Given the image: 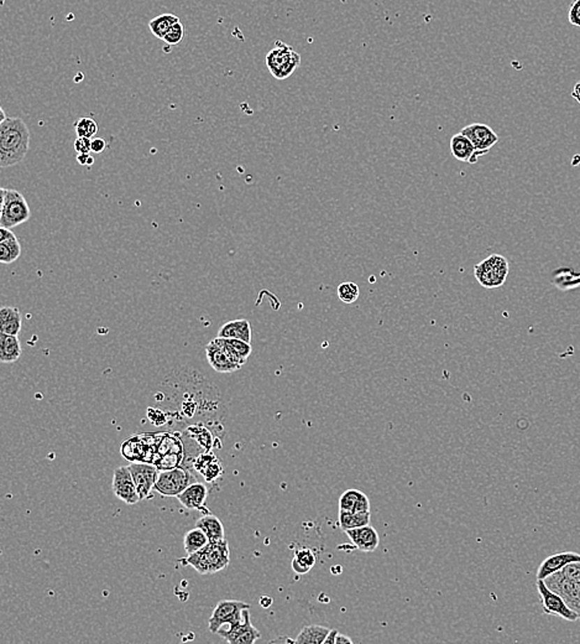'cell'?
Segmentation results:
<instances>
[{
    "mask_svg": "<svg viewBox=\"0 0 580 644\" xmlns=\"http://www.w3.org/2000/svg\"><path fill=\"white\" fill-rule=\"evenodd\" d=\"M30 149V131L22 118H6L0 123V166L22 163Z\"/></svg>",
    "mask_w": 580,
    "mask_h": 644,
    "instance_id": "obj_1",
    "label": "cell"
},
{
    "mask_svg": "<svg viewBox=\"0 0 580 644\" xmlns=\"http://www.w3.org/2000/svg\"><path fill=\"white\" fill-rule=\"evenodd\" d=\"M179 562L191 565L195 571L205 573H216L227 568L230 562L228 541H211L200 552L187 555Z\"/></svg>",
    "mask_w": 580,
    "mask_h": 644,
    "instance_id": "obj_2",
    "label": "cell"
},
{
    "mask_svg": "<svg viewBox=\"0 0 580 644\" xmlns=\"http://www.w3.org/2000/svg\"><path fill=\"white\" fill-rule=\"evenodd\" d=\"M31 217V211L25 197L13 189H1L0 198V227L14 228L25 224Z\"/></svg>",
    "mask_w": 580,
    "mask_h": 644,
    "instance_id": "obj_3",
    "label": "cell"
},
{
    "mask_svg": "<svg viewBox=\"0 0 580 644\" xmlns=\"http://www.w3.org/2000/svg\"><path fill=\"white\" fill-rule=\"evenodd\" d=\"M510 272L509 262L500 254H491L474 267L477 283L485 289H496L505 284Z\"/></svg>",
    "mask_w": 580,
    "mask_h": 644,
    "instance_id": "obj_4",
    "label": "cell"
},
{
    "mask_svg": "<svg viewBox=\"0 0 580 644\" xmlns=\"http://www.w3.org/2000/svg\"><path fill=\"white\" fill-rule=\"evenodd\" d=\"M299 65L301 56L299 52L281 41H276V46L266 55V66L276 80H286Z\"/></svg>",
    "mask_w": 580,
    "mask_h": 644,
    "instance_id": "obj_5",
    "label": "cell"
},
{
    "mask_svg": "<svg viewBox=\"0 0 580 644\" xmlns=\"http://www.w3.org/2000/svg\"><path fill=\"white\" fill-rule=\"evenodd\" d=\"M193 482H195V477L192 475L191 469L181 464L174 469L160 471L154 490L166 497H177Z\"/></svg>",
    "mask_w": 580,
    "mask_h": 644,
    "instance_id": "obj_6",
    "label": "cell"
},
{
    "mask_svg": "<svg viewBox=\"0 0 580 644\" xmlns=\"http://www.w3.org/2000/svg\"><path fill=\"white\" fill-rule=\"evenodd\" d=\"M250 610L249 603L241 601L224 600L218 602L217 606L208 620V628L211 634H217L224 626H234L244 620V612Z\"/></svg>",
    "mask_w": 580,
    "mask_h": 644,
    "instance_id": "obj_7",
    "label": "cell"
},
{
    "mask_svg": "<svg viewBox=\"0 0 580 644\" xmlns=\"http://www.w3.org/2000/svg\"><path fill=\"white\" fill-rule=\"evenodd\" d=\"M537 590L542 603V610L546 615L560 617L565 621L577 622L580 617L574 610H572L562 596L549 589L544 580H537Z\"/></svg>",
    "mask_w": 580,
    "mask_h": 644,
    "instance_id": "obj_8",
    "label": "cell"
},
{
    "mask_svg": "<svg viewBox=\"0 0 580 644\" xmlns=\"http://www.w3.org/2000/svg\"><path fill=\"white\" fill-rule=\"evenodd\" d=\"M113 492L115 497L126 503L128 506H134L140 502V496L137 492L135 481L133 478L131 469L128 466L117 467L113 475Z\"/></svg>",
    "mask_w": 580,
    "mask_h": 644,
    "instance_id": "obj_9",
    "label": "cell"
},
{
    "mask_svg": "<svg viewBox=\"0 0 580 644\" xmlns=\"http://www.w3.org/2000/svg\"><path fill=\"white\" fill-rule=\"evenodd\" d=\"M229 644H253L261 634L250 621L249 610L244 612V620L234 626L221 628L217 632Z\"/></svg>",
    "mask_w": 580,
    "mask_h": 644,
    "instance_id": "obj_10",
    "label": "cell"
},
{
    "mask_svg": "<svg viewBox=\"0 0 580 644\" xmlns=\"http://www.w3.org/2000/svg\"><path fill=\"white\" fill-rule=\"evenodd\" d=\"M548 587L563 597L568 606L580 617V584L565 578L563 573H554L544 580Z\"/></svg>",
    "mask_w": 580,
    "mask_h": 644,
    "instance_id": "obj_11",
    "label": "cell"
},
{
    "mask_svg": "<svg viewBox=\"0 0 580 644\" xmlns=\"http://www.w3.org/2000/svg\"><path fill=\"white\" fill-rule=\"evenodd\" d=\"M461 133L473 142L480 156L488 154L490 149L499 142L498 134L490 126L482 123H473L470 126H464Z\"/></svg>",
    "mask_w": 580,
    "mask_h": 644,
    "instance_id": "obj_12",
    "label": "cell"
},
{
    "mask_svg": "<svg viewBox=\"0 0 580 644\" xmlns=\"http://www.w3.org/2000/svg\"><path fill=\"white\" fill-rule=\"evenodd\" d=\"M128 467L131 469L133 478L135 481L141 501L147 499L150 496V492L155 488L160 469L155 464H147V462H133Z\"/></svg>",
    "mask_w": 580,
    "mask_h": 644,
    "instance_id": "obj_13",
    "label": "cell"
},
{
    "mask_svg": "<svg viewBox=\"0 0 580 644\" xmlns=\"http://www.w3.org/2000/svg\"><path fill=\"white\" fill-rule=\"evenodd\" d=\"M207 498H208V487L202 482H193L187 487L185 491L177 496L179 503L193 511H200L202 514L209 513V509L206 507Z\"/></svg>",
    "mask_w": 580,
    "mask_h": 644,
    "instance_id": "obj_14",
    "label": "cell"
},
{
    "mask_svg": "<svg viewBox=\"0 0 580 644\" xmlns=\"http://www.w3.org/2000/svg\"><path fill=\"white\" fill-rule=\"evenodd\" d=\"M580 562V554L574 552H557L546 557L537 570V580H546L554 573L562 571L572 562Z\"/></svg>",
    "mask_w": 580,
    "mask_h": 644,
    "instance_id": "obj_15",
    "label": "cell"
},
{
    "mask_svg": "<svg viewBox=\"0 0 580 644\" xmlns=\"http://www.w3.org/2000/svg\"><path fill=\"white\" fill-rule=\"evenodd\" d=\"M344 533L350 539L352 546L359 549L360 552H373L379 548V533L376 532L374 527H371L370 525L359 527V528H352V529L347 530Z\"/></svg>",
    "mask_w": 580,
    "mask_h": 644,
    "instance_id": "obj_16",
    "label": "cell"
},
{
    "mask_svg": "<svg viewBox=\"0 0 580 644\" xmlns=\"http://www.w3.org/2000/svg\"><path fill=\"white\" fill-rule=\"evenodd\" d=\"M207 360L209 362L211 368L219 373H232L238 371V367L234 365L229 358L228 353L224 350L219 337L211 341L206 346Z\"/></svg>",
    "mask_w": 580,
    "mask_h": 644,
    "instance_id": "obj_17",
    "label": "cell"
},
{
    "mask_svg": "<svg viewBox=\"0 0 580 644\" xmlns=\"http://www.w3.org/2000/svg\"><path fill=\"white\" fill-rule=\"evenodd\" d=\"M192 469L201 474L207 482L217 481L223 474L222 462L211 451L198 455L193 461Z\"/></svg>",
    "mask_w": 580,
    "mask_h": 644,
    "instance_id": "obj_18",
    "label": "cell"
},
{
    "mask_svg": "<svg viewBox=\"0 0 580 644\" xmlns=\"http://www.w3.org/2000/svg\"><path fill=\"white\" fill-rule=\"evenodd\" d=\"M449 145L450 152L453 154V156L456 160H459V161L475 164L479 158H480V155L477 153L475 147L473 145V142L466 136H463L461 133H458V134L452 137Z\"/></svg>",
    "mask_w": 580,
    "mask_h": 644,
    "instance_id": "obj_19",
    "label": "cell"
},
{
    "mask_svg": "<svg viewBox=\"0 0 580 644\" xmlns=\"http://www.w3.org/2000/svg\"><path fill=\"white\" fill-rule=\"evenodd\" d=\"M184 437L188 439L195 445L193 448H190L188 455H192V453H195V456H198L201 453L211 451V445H213V437H211V432L205 426H190L184 434Z\"/></svg>",
    "mask_w": 580,
    "mask_h": 644,
    "instance_id": "obj_20",
    "label": "cell"
},
{
    "mask_svg": "<svg viewBox=\"0 0 580 644\" xmlns=\"http://www.w3.org/2000/svg\"><path fill=\"white\" fill-rule=\"evenodd\" d=\"M218 337L237 339L251 344V325L246 319L225 322L218 331Z\"/></svg>",
    "mask_w": 580,
    "mask_h": 644,
    "instance_id": "obj_21",
    "label": "cell"
},
{
    "mask_svg": "<svg viewBox=\"0 0 580 644\" xmlns=\"http://www.w3.org/2000/svg\"><path fill=\"white\" fill-rule=\"evenodd\" d=\"M22 353V344L17 336L0 332V360L3 363L17 362Z\"/></svg>",
    "mask_w": 580,
    "mask_h": 644,
    "instance_id": "obj_22",
    "label": "cell"
},
{
    "mask_svg": "<svg viewBox=\"0 0 580 644\" xmlns=\"http://www.w3.org/2000/svg\"><path fill=\"white\" fill-rule=\"evenodd\" d=\"M22 325V314L17 307L4 306L0 309V332L19 336Z\"/></svg>",
    "mask_w": 580,
    "mask_h": 644,
    "instance_id": "obj_23",
    "label": "cell"
},
{
    "mask_svg": "<svg viewBox=\"0 0 580 644\" xmlns=\"http://www.w3.org/2000/svg\"><path fill=\"white\" fill-rule=\"evenodd\" d=\"M195 527L201 528L211 541H219L225 539V532L221 519L214 514H203V517L197 520Z\"/></svg>",
    "mask_w": 580,
    "mask_h": 644,
    "instance_id": "obj_24",
    "label": "cell"
},
{
    "mask_svg": "<svg viewBox=\"0 0 580 644\" xmlns=\"http://www.w3.org/2000/svg\"><path fill=\"white\" fill-rule=\"evenodd\" d=\"M338 522H339L341 529L343 532H347L352 528L369 525L371 522V513L370 512H349V511L339 509Z\"/></svg>",
    "mask_w": 580,
    "mask_h": 644,
    "instance_id": "obj_25",
    "label": "cell"
},
{
    "mask_svg": "<svg viewBox=\"0 0 580 644\" xmlns=\"http://www.w3.org/2000/svg\"><path fill=\"white\" fill-rule=\"evenodd\" d=\"M331 629L325 626L320 624H311L306 626L304 629L299 632L297 638L295 639V643L299 644H323L328 634Z\"/></svg>",
    "mask_w": 580,
    "mask_h": 644,
    "instance_id": "obj_26",
    "label": "cell"
},
{
    "mask_svg": "<svg viewBox=\"0 0 580 644\" xmlns=\"http://www.w3.org/2000/svg\"><path fill=\"white\" fill-rule=\"evenodd\" d=\"M211 543L208 535L198 527L193 529L188 530L184 538V548H185L186 555H191L195 552H200L203 548H206Z\"/></svg>",
    "mask_w": 580,
    "mask_h": 644,
    "instance_id": "obj_27",
    "label": "cell"
},
{
    "mask_svg": "<svg viewBox=\"0 0 580 644\" xmlns=\"http://www.w3.org/2000/svg\"><path fill=\"white\" fill-rule=\"evenodd\" d=\"M315 552L307 548H301L295 552L292 559V570L297 575H304L315 565Z\"/></svg>",
    "mask_w": 580,
    "mask_h": 644,
    "instance_id": "obj_28",
    "label": "cell"
},
{
    "mask_svg": "<svg viewBox=\"0 0 580 644\" xmlns=\"http://www.w3.org/2000/svg\"><path fill=\"white\" fill-rule=\"evenodd\" d=\"M177 22H179V17L176 15H172V14H163V15H158V17H154L152 20H150L149 22V28L151 30V33L156 36V38H160V40H163V38L166 36V34L171 30V28L176 25Z\"/></svg>",
    "mask_w": 580,
    "mask_h": 644,
    "instance_id": "obj_29",
    "label": "cell"
},
{
    "mask_svg": "<svg viewBox=\"0 0 580 644\" xmlns=\"http://www.w3.org/2000/svg\"><path fill=\"white\" fill-rule=\"evenodd\" d=\"M22 254V246L17 235L9 240L0 242V262L3 264H11L17 262Z\"/></svg>",
    "mask_w": 580,
    "mask_h": 644,
    "instance_id": "obj_30",
    "label": "cell"
},
{
    "mask_svg": "<svg viewBox=\"0 0 580 644\" xmlns=\"http://www.w3.org/2000/svg\"><path fill=\"white\" fill-rule=\"evenodd\" d=\"M336 295H338L339 300L344 302V304H352V302L358 300L360 290H359V286L355 283L347 281V283L339 284L338 289H336Z\"/></svg>",
    "mask_w": 580,
    "mask_h": 644,
    "instance_id": "obj_31",
    "label": "cell"
},
{
    "mask_svg": "<svg viewBox=\"0 0 580 644\" xmlns=\"http://www.w3.org/2000/svg\"><path fill=\"white\" fill-rule=\"evenodd\" d=\"M75 131H76L77 137L92 139L97 134L98 124L92 118L83 117L75 123Z\"/></svg>",
    "mask_w": 580,
    "mask_h": 644,
    "instance_id": "obj_32",
    "label": "cell"
},
{
    "mask_svg": "<svg viewBox=\"0 0 580 644\" xmlns=\"http://www.w3.org/2000/svg\"><path fill=\"white\" fill-rule=\"evenodd\" d=\"M363 493L364 492L355 490V488L344 492L341 498H339V509L354 512L355 506H357V503H358Z\"/></svg>",
    "mask_w": 580,
    "mask_h": 644,
    "instance_id": "obj_33",
    "label": "cell"
},
{
    "mask_svg": "<svg viewBox=\"0 0 580 644\" xmlns=\"http://www.w3.org/2000/svg\"><path fill=\"white\" fill-rule=\"evenodd\" d=\"M184 35H185V27L179 22L176 25H174L171 30L166 34V36L163 38V41L168 45H179L181 44Z\"/></svg>",
    "mask_w": 580,
    "mask_h": 644,
    "instance_id": "obj_34",
    "label": "cell"
},
{
    "mask_svg": "<svg viewBox=\"0 0 580 644\" xmlns=\"http://www.w3.org/2000/svg\"><path fill=\"white\" fill-rule=\"evenodd\" d=\"M230 344L233 346L234 350L238 352V355L243 358V360H248L251 352H253V347H251V344L249 342H245V341H241V339H228Z\"/></svg>",
    "mask_w": 580,
    "mask_h": 644,
    "instance_id": "obj_35",
    "label": "cell"
},
{
    "mask_svg": "<svg viewBox=\"0 0 580 644\" xmlns=\"http://www.w3.org/2000/svg\"><path fill=\"white\" fill-rule=\"evenodd\" d=\"M565 578L580 584V562H572L560 571Z\"/></svg>",
    "mask_w": 580,
    "mask_h": 644,
    "instance_id": "obj_36",
    "label": "cell"
},
{
    "mask_svg": "<svg viewBox=\"0 0 580 644\" xmlns=\"http://www.w3.org/2000/svg\"><path fill=\"white\" fill-rule=\"evenodd\" d=\"M75 150L78 154H89L92 152V139L77 137Z\"/></svg>",
    "mask_w": 580,
    "mask_h": 644,
    "instance_id": "obj_37",
    "label": "cell"
},
{
    "mask_svg": "<svg viewBox=\"0 0 580 644\" xmlns=\"http://www.w3.org/2000/svg\"><path fill=\"white\" fill-rule=\"evenodd\" d=\"M568 19L572 25L580 28V0H574L570 6Z\"/></svg>",
    "mask_w": 580,
    "mask_h": 644,
    "instance_id": "obj_38",
    "label": "cell"
},
{
    "mask_svg": "<svg viewBox=\"0 0 580 644\" xmlns=\"http://www.w3.org/2000/svg\"><path fill=\"white\" fill-rule=\"evenodd\" d=\"M107 147V142L103 138H93L92 139V153H103Z\"/></svg>",
    "mask_w": 580,
    "mask_h": 644,
    "instance_id": "obj_39",
    "label": "cell"
},
{
    "mask_svg": "<svg viewBox=\"0 0 580 644\" xmlns=\"http://www.w3.org/2000/svg\"><path fill=\"white\" fill-rule=\"evenodd\" d=\"M77 163L82 166H92L94 164V158L89 154H78L77 155Z\"/></svg>",
    "mask_w": 580,
    "mask_h": 644,
    "instance_id": "obj_40",
    "label": "cell"
},
{
    "mask_svg": "<svg viewBox=\"0 0 580 644\" xmlns=\"http://www.w3.org/2000/svg\"><path fill=\"white\" fill-rule=\"evenodd\" d=\"M14 233L13 230H9V228H6V227H0V242L3 240H9L11 237H14Z\"/></svg>",
    "mask_w": 580,
    "mask_h": 644,
    "instance_id": "obj_41",
    "label": "cell"
},
{
    "mask_svg": "<svg viewBox=\"0 0 580 644\" xmlns=\"http://www.w3.org/2000/svg\"><path fill=\"white\" fill-rule=\"evenodd\" d=\"M338 634H339V632L336 631V629H331V632L327 636V638H325V643L323 644H336V636H338Z\"/></svg>",
    "mask_w": 580,
    "mask_h": 644,
    "instance_id": "obj_42",
    "label": "cell"
},
{
    "mask_svg": "<svg viewBox=\"0 0 580 644\" xmlns=\"http://www.w3.org/2000/svg\"><path fill=\"white\" fill-rule=\"evenodd\" d=\"M342 643L352 644V639L349 638V637H348V636H345V634H338V636H336V644H342Z\"/></svg>",
    "mask_w": 580,
    "mask_h": 644,
    "instance_id": "obj_43",
    "label": "cell"
},
{
    "mask_svg": "<svg viewBox=\"0 0 580 644\" xmlns=\"http://www.w3.org/2000/svg\"><path fill=\"white\" fill-rule=\"evenodd\" d=\"M572 96H573V98H575V101L580 104V81L575 83L574 88H573V91H572Z\"/></svg>",
    "mask_w": 580,
    "mask_h": 644,
    "instance_id": "obj_44",
    "label": "cell"
},
{
    "mask_svg": "<svg viewBox=\"0 0 580 644\" xmlns=\"http://www.w3.org/2000/svg\"><path fill=\"white\" fill-rule=\"evenodd\" d=\"M272 599L267 597V596H262L260 599V605L264 607V608H267V607L272 606Z\"/></svg>",
    "mask_w": 580,
    "mask_h": 644,
    "instance_id": "obj_45",
    "label": "cell"
},
{
    "mask_svg": "<svg viewBox=\"0 0 580 644\" xmlns=\"http://www.w3.org/2000/svg\"><path fill=\"white\" fill-rule=\"evenodd\" d=\"M0 115H1L0 123H3V122L6 119V113H4V110H3V108H0Z\"/></svg>",
    "mask_w": 580,
    "mask_h": 644,
    "instance_id": "obj_46",
    "label": "cell"
}]
</instances>
